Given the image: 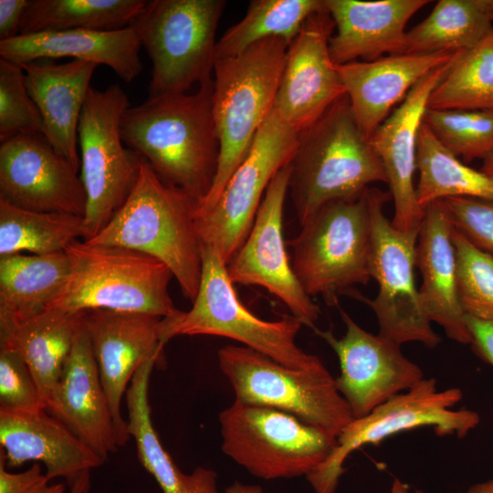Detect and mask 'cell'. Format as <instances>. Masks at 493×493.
<instances>
[{
  "label": "cell",
  "mask_w": 493,
  "mask_h": 493,
  "mask_svg": "<svg viewBox=\"0 0 493 493\" xmlns=\"http://www.w3.org/2000/svg\"><path fill=\"white\" fill-rule=\"evenodd\" d=\"M458 53L390 55L373 61L336 65L352 114L364 136L370 139L423 78L451 62Z\"/></svg>",
  "instance_id": "22"
},
{
  "label": "cell",
  "mask_w": 493,
  "mask_h": 493,
  "mask_svg": "<svg viewBox=\"0 0 493 493\" xmlns=\"http://www.w3.org/2000/svg\"><path fill=\"white\" fill-rule=\"evenodd\" d=\"M0 444L6 467L41 462L50 480L64 477L68 486L81 473L105 462L45 409L21 412L0 408Z\"/></svg>",
  "instance_id": "23"
},
{
  "label": "cell",
  "mask_w": 493,
  "mask_h": 493,
  "mask_svg": "<svg viewBox=\"0 0 493 493\" xmlns=\"http://www.w3.org/2000/svg\"><path fill=\"white\" fill-rule=\"evenodd\" d=\"M299 139L272 110L215 205L195 216L201 244L214 246L226 264L246 238L270 182L291 162Z\"/></svg>",
  "instance_id": "14"
},
{
  "label": "cell",
  "mask_w": 493,
  "mask_h": 493,
  "mask_svg": "<svg viewBox=\"0 0 493 493\" xmlns=\"http://www.w3.org/2000/svg\"><path fill=\"white\" fill-rule=\"evenodd\" d=\"M428 0H325L336 28L329 50L335 65L404 54L405 25Z\"/></svg>",
  "instance_id": "24"
},
{
  "label": "cell",
  "mask_w": 493,
  "mask_h": 493,
  "mask_svg": "<svg viewBox=\"0 0 493 493\" xmlns=\"http://www.w3.org/2000/svg\"><path fill=\"white\" fill-rule=\"evenodd\" d=\"M391 493H409V486L395 478L392 484Z\"/></svg>",
  "instance_id": "49"
},
{
  "label": "cell",
  "mask_w": 493,
  "mask_h": 493,
  "mask_svg": "<svg viewBox=\"0 0 493 493\" xmlns=\"http://www.w3.org/2000/svg\"><path fill=\"white\" fill-rule=\"evenodd\" d=\"M371 216L370 274L378 284L372 299L352 291L350 296L365 302L374 312L379 333L402 345L420 342L436 347L441 339L432 328L414 280L419 230L395 228L383 213L390 192L369 187Z\"/></svg>",
  "instance_id": "13"
},
{
  "label": "cell",
  "mask_w": 493,
  "mask_h": 493,
  "mask_svg": "<svg viewBox=\"0 0 493 493\" xmlns=\"http://www.w3.org/2000/svg\"><path fill=\"white\" fill-rule=\"evenodd\" d=\"M146 0H30L19 35L64 30H117L130 26Z\"/></svg>",
  "instance_id": "33"
},
{
  "label": "cell",
  "mask_w": 493,
  "mask_h": 493,
  "mask_svg": "<svg viewBox=\"0 0 493 493\" xmlns=\"http://www.w3.org/2000/svg\"><path fill=\"white\" fill-rule=\"evenodd\" d=\"M371 216L367 189L360 196L331 202L301 226L288 241L291 266L310 296L337 305L355 285H366L370 274Z\"/></svg>",
  "instance_id": "8"
},
{
  "label": "cell",
  "mask_w": 493,
  "mask_h": 493,
  "mask_svg": "<svg viewBox=\"0 0 493 493\" xmlns=\"http://www.w3.org/2000/svg\"><path fill=\"white\" fill-rule=\"evenodd\" d=\"M45 410L105 461L120 447L83 316Z\"/></svg>",
  "instance_id": "21"
},
{
  "label": "cell",
  "mask_w": 493,
  "mask_h": 493,
  "mask_svg": "<svg viewBox=\"0 0 493 493\" xmlns=\"http://www.w3.org/2000/svg\"><path fill=\"white\" fill-rule=\"evenodd\" d=\"M288 46L281 38L271 37L238 56L215 61L213 113L219 142L218 166L209 193L198 203L196 216L215 205L272 112Z\"/></svg>",
  "instance_id": "4"
},
{
  "label": "cell",
  "mask_w": 493,
  "mask_h": 493,
  "mask_svg": "<svg viewBox=\"0 0 493 493\" xmlns=\"http://www.w3.org/2000/svg\"><path fill=\"white\" fill-rule=\"evenodd\" d=\"M290 173L289 163L270 182L253 226L226 264V270L233 284L266 288L287 306L290 315L314 330L320 309L294 274L283 236L284 203Z\"/></svg>",
  "instance_id": "15"
},
{
  "label": "cell",
  "mask_w": 493,
  "mask_h": 493,
  "mask_svg": "<svg viewBox=\"0 0 493 493\" xmlns=\"http://www.w3.org/2000/svg\"><path fill=\"white\" fill-rule=\"evenodd\" d=\"M467 493H493V478L473 485Z\"/></svg>",
  "instance_id": "47"
},
{
  "label": "cell",
  "mask_w": 493,
  "mask_h": 493,
  "mask_svg": "<svg viewBox=\"0 0 493 493\" xmlns=\"http://www.w3.org/2000/svg\"><path fill=\"white\" fill-rule=\"evenodd\" d=\"M488 5H489V12H490L491 20H492V23H493V0H488Z\"/></svg>",
  "instance_id": "50"
},
{
  "label": "cell",
  "mask_w": 493,
  "mask_h": 493,
  "mask_svg": "<svg viewBox=\"0 0 493 493\" xmlns=\"http://www.w3.org/2000/svg\"><path fill=\"white\" fill-rule=\"evenodd\" d=\"M213 92L214 79L194 94L149 97L130 106L121 121L125 145L163 182L199 202L209 193L218 166Z\"/></svg>",
  "instance_id": "1"
},
{
  "label": "cell",
  "mask_w": 493,
  "mask_h": 493,
  "mask_svg": "<svg viewBox=\"0 0 493 493\" xmlns=\"http://www.w3.org/2000/svg\"><path fill=\"white\" fill-rule=\"evenodd\" d=\"M198 203L163 182L143 160L124 204L98 235L84 242L125 247L162 261L184 297L194 301L202 273V244L195 226Z\"/></svg>",
  "instance_id": "2"
},
{
  "label": "cell",
  "mask_w": 493,
  "mask_h": 493,
  "mask_svg": "<svg viewBox=\"0 0 493 493\" xmlns=\"http://www.w3.org/2000/svg\"><path fill=\"white\" fill-rule=\"evenodd\" d=\"M325 8V0L251 1L246 16L217 41L215 60L238 56L271 37L281 38L289 45L305 20Z\"/></svg>",
  "instance_id": "34"
},
{
  "label": "cell",
  "mask_w": 493,
  "mask_h": 493,
  "mask_svg": "<svg viewBox=\"0 0 493 493\" xmlns=\"http://www.w3.org/2000/svg\"><path fill=\"white\" fill-rule=\"evenodd\" d=\"M457 293L466 315L493 321V256L477 248L453 227Z\"/></svg>",
  "instance_id": "38"
},
{
  "label": "cell",
  "mask_w": 493,
  "mask_h": 493,
  "mask_svg": "<svg viewBox=\"0 0 493 493\" xmlns=\"http://www.w3.org/2000/svg\"><path fill=\"white\" fill-rule=\"evenodd\" d=\"M141 47L131 26L117 30L50 31L0 41V58L18 65L43 58H73L107 66L129 83L142 70Z\"/></svg>",
  "instance_id": "27"
},
{
  "label": "cell",
  "mask_w": 493,
  "mask_h": 493,
  "mask_svg": "<svg viewBox=\"0 0 493 493\" xmlns=\"http://www.w3.org/2000/svg\"><path fill=\"white\" fill-rule=\"evenodd\" d=\"M157 358L144 362L134 373L126 391L127 426L133 437L142 466L153 477L163 493H220L215 471L197 467L183 473L163 448L154 429L149 403V384Z\"/></svg>",
  "instance_id": "29"
},
{
  "label": "cell",
  "mask_w": 493,
  "mask_h": 493,
  "mask_svg": "<svg viewBox=\"0 0 493 493\" xmlns=\"http://www.w3.org/2000/svg\"><path fill=\"white\" fill-rule=\"evenodd\" d=\"M423 122L444 147L465 163L484 160L493 150V109H426Z\"/></svg>",
  "instance_id": "37"
},
{
  "label": "cell",
  "mask_w": 493,
  "mask_h": 493,
  "mask_svg": "<svg viewBox=\"0 0 493 493\" xmlns=\"http://www.w3.org/2000/svg\"><path fill=\"white\" fill-rule=\"evenodd\" d=\"M66 251L0 257V313L27 318L47 310L70 273Z\"/></svg>",
  "instance_id": "30"
},
{
  "label": "cell",
  "mask_w": 493,
  "mask_h": 493,
  "mask_svg": "<svg viewBox=\"0 0 493 493\" xmlns=\"http://www.w3.org/2000/svg\"><path fill=\"white\" fill-rule=\"evenodd\" d=\"M162 319L108 309H91L83 314L120 446L131 437L121 414V402L134 373L152 358L163 360Z\"/></svg>",
  "instance_id": "19"
},
{
  "label": "cell",
  "mask_w": 493,
  "mask_h": 493,
  "mask_svg": "<svg viewBox=\"0 0 493 493\" xmlns=\"http://www.w3.org/2000/svg\"><path fill=\"white\" fill-rule=\"evenodd\" d=\"M224 493H264L261 487L235 482L229 486Z\"/></svg>",
  "instance_id": "46"
},
{
  "label": "cell",
  "mask_w": 493,
  "mask_h": 493,
  "mask_svg": "<svg viewBox=\"0 0 493 493\" xmlns=\"http://www.w3.org/2000/svg\"><path fill=\"white\" fill-rule=\"evenodd\" d=\"M78 171L42 134L0 145V200L37 212L84 216L87 194Z\"/></svg>",
  "instance_id": "18"
},
{
  "label": "cell",
  "mask_w": 493,
  "mask_h": 493,
  "mask_svg": "<svg viewBox=\"0 0 493 493\" xmlns=\"http://www.w3.org/2000/svg\"><path fill=\"white\" fill-rule=\"evenodd\" d=\"M334 30L325 8L305 20L288 47L273 110L299 133L346 96L329 50Z\"/></svg>",
  "instance_id": "17"
},
{
  "label": "cell",
  "mask_w": 493,
  "mask_h": 493,
  "mask_svg": "<svg viewBox=\"0 0 493 493\" xmlns=\"http://www.w3.org/2000/svg\"><path fill=\"white\" fill-rule=\"evenodd\" d=\"M84 235V216L30 211L0 200V257L62 252Z\"/></svg>",
  "instance_id": "35"
},
{
  "label": "cell",
  "mask_w": 493,
  "mask_h": 493,
  "mask_svg": "<svg viewBox=\"0 0 493 493\" xmlns=\"http://www.w3.org/2000/svg\"><path fill=\"white\" fill-rule=\"evenodd\" d=\"M414 493H425V492L422 490H415Z\"/></svg>",
  "instance_id": "51"
},
{
  "label": "cell",
  "mask_w": 493,
  "mask_h": 493,
  "mask_svg": "<svg viewBox=\"0 0 493 493\" xmlns=\"http://www.w3.org/2000/svg\"><path fill=\"white\" fill-rule=\"evenodd\" d=\"M288 191L300 226L323 206L386 183L383 165L359 128L347 96L299 133Z\"/></svg>",
  "instance_id": "3"
},
{
  "label": "cell",
  "mask_w": 493,
  "mask_h": 493,
  "mask_svg": "<svg viewBox=\"0 0 493 493\" xmlns=\"http://www.w3.org/2000/svg\"><path fill=\"white\" fill-rule=\"evenodd\" d=\"M455 229L493 256V201L466 197L440 200Z\"/></svg>",
  "instance_id": "41"
},
{
  "label": "cell",
  "mask_w": 493,
  "mask_h": 493,
  "mask_svg": "<svg viewBox=\"0 0 493 493\" xmlns=\"http://www.w3.org/2000/svg\"><path fill=\"white\" fill-rule=\"evenodd\" d=\"M223 0H150L131 26L152 62L149 97L213 79Z\"/></svg>",
  "instance_id": "7"
},
{
  "label": "cell",
  "mask_w": 493,
  "mask_h": 493,
  "mask_svg": "<svg viewBox=\"0 0 493 493\" xmlns=\"http://www.w3.org/2000/svg\"><path fill=\"white\" fill-rule=\"evenodd\" d=\"M217 356L236 401L284 411L335 438L353 419L322 362L293 369L237 345L224 346Z\"/></svg>",
  "instance_id": "9"
},
{
  "label": "cell",
  "mask_w": 493,
  "mask_h": 493,
  "mask_svg": "<svg viewBox=\"0 0 493 493\" xmlns=\"http://www.w3.org/2000/svg\"><path fill=\"white\" fill-rule=\"evenodd\" d=\"M83 313L47 309L27 318L0 313V348L11 349L24 359L45 405L72 349Z\"/></svg>",
  "instance_id": "28"
},
{
  "label": "cell",
  "mask_w": 493,
  "mask_h": 493,
  "mask_svg": "<svg viewBox=\"0 0 493 493\" xmlns=\"http://www.w3.org/2000/svg\"><path fill=\"white\" fill-rule=\"evenodd\" d=\"M41 114L30 97L22 67L0 58V141L20 134H42Z\"/></svg>",
  "instance_id": "39"
},
{
  "label": "cell",
  "mask_w": 493,
  "mask_h": 493,
  "mask_svg": "<svg viewBox=\"0 0 493 493\" xmlns=\"http://www.w3.org/2000/svg\"><path fill=\"white\" fill-rule=\"evenodd\" d=\"M492 28L488 0H440L422 22L406 32L404 54L461 52Z\"/></svg>",
  "instance_id": "31"
},
{
  "label": "cell",
  "mask_w": 493,
  "mask_h": 493,
  "mask_svg": "<svg viewBox=\"0 0 493 493\" xmlns=\"http://www.w3.org/2000/svg\"><path fill=\"white\" fill-rule=\"evenodd\" d=\"M65 251L70 273L47 309H108L160 318L179 312L168 291L173 273L162 261L125 247L89 245L79 239Z\"/></svg>",
  "instance_id": "5"
},
{
  "label": "cell",
  "mask_w": 493,
  "mask_h": 493,
  "mask_svg": "<svg viewBox=\"0 0 493 493\" xmlns=\"http://www.w3.org/2000/svg\"><path fill=\"white\" fill-rule=\"evenodd\" d=\"M129 99L114 84L103 90L90 88L78 127L81 180L87 194L84 215L88 241L98 235L131 192L143 159L127 147L121 121Z\"/></svg>",
  "instance_id": "11"
},
{
  "label": "cell",
  "mask_w": 493,
  "mask_h": 493,
  "mask_svg": "<svg viewBox=\"0 0 493 493\" xmlns=\"http://www.w3.org/2000/svg\"><path fill=\"white\" fill-rule=\"evenodd\" d=\"M50 481L38 463L23 472L11 473L0 456V493H65L63 483L50 484Z\"/></svg>",
  "instance_id": "42"
},
{
  "label": "cell",
  "mask_w": 493,
  "mask_h": 493,
  "mask_svg": "<svg viewBox=\"0 0 493 493\" xmlns=\"http://www.w3.org/2000/svg\"><path fill=\"white\" fill-rule=\"evenodd\" d=\"M453 60L423 78L369 139L383 165L393 199L392 224L401 231H416L422 225L425 210L417 203L414 184L418 132L429 97Z\"/></svg>",
  "instance_id": "20"
},
{
  "label": "cell",
  "mask_w": 493,
  "mask_h": 493,
  "mask_svg": "<svg viewBox=\"0 0 493 493\" xmlns=\"http://www.w3.org/2000/svg\"><path fill=\"white\" fill-rule=\"evenodd\" d=\"M416 200L425 210L430 204L450 197L493 201V179L454 155L423 122L417 139Z\"/></svg>",
  "instance_id": "32"
},
{
  "label": "cell",
  "mask_w": 493,
  "mask_h": 493,
  "mask_svg": "<svg viewBox=\"0 0 493 493\" xmlns=\"http://www.w3.org/2000/svg\"><path fill=\"white\" fill-rule=\"evenodd\" d=\"M480 171L493 179V150L483 160Z\"/></svg>",
  "instance_id": "48"
},
{
  "label": "cell",
  "mask_w": 493,
  "mask_h": 493,
  "mask_svg": "<svg viewBox=\"0 0 493 493\" xmlns=\"http://www.w3.org/2000/svg\"><path fill=\"white\" fill-rule=\"evenodd\" d=\"M90 490V470L81 473L69 485L68 493H89Z\"/></svg>",
  "instance_id": "45"
},
{
  "label": "cell",
  "mask_w": 493,
  "mask_h": 493,
  "mask_svg": "<svg viewBox=\"0 0 493 493\" xmlns=\"http://www.w3.org/2000/svg\"><path fill=\"white\" fill-rule=\"evenodd\" d=\"M223 452L253 476H308L330 454L335 437L278 409L235 400L219 415Z\"/></svg>",
  "instance_id": "10"
},
{
  "label": "cell",
  "mask_w": 493,
  "mask_h": 493,
  "mask_svg": "<svg viewBox=\"0 0 493 493\" xmlns=\"http://www.w3.org/2000/svg\"><path fill=\"white\" fill-rule=\"evenodd\" d=\"M457 387L438 391L435 378H424L363 417L353 418L340 433L328 457L306 476L315 493H335L344 462L355 450L378 445L396 434L430 426L439 436H466L480 422L479 414L469 409H454L462 400Z\"/></svg>",
  "instance_id": "12"
},
{
  "label": "cell",
  "mask_w": 493,
  "mask_h": 493,
  "mask_svg": "<svg viewBox=\"0 0 493 493\" xmlns=\"http://www.w3.org/2000/svg\"><path fill=\"white\" fill-rule=\"evenodd\" d=\"M0 408L37 412L45 409L37 383L24 359L15 351L0 348Z\"/></svg>",
  "instance_id": "40"
},
{
  "label": "cell",
  "mask_w": 493,
  "mask_h": 493,
  "mask_svg": "<svg viewBox=\"0 0 493 493\" xmlns=\"http://www.w3.org/2000/svg\"><path fill=\"white\" fill-rule=\"evenodd\" d=\"M226 263L212 246L202 244V273L192 308L163 318L162 341L176 336L213 335L232 339L293 369H309L321 360L305 352L296 342L302 323L292 315L265 320L238 299Z\"/></svg>",
  "instance_id": "6"
},
{
  "label": "cell",
  "mask_w": 493,
  "mask_h": 493,
  "mask_svg": "<svg viewBox=\"0 0 493 493\" xmlns=\"http://www.w3.org/2000/svg\"><path fill=\"white\" fill-rule=\"evenodd\" d=\"M474 352L493 366V321L482 320L466 315Z\"/></svg>",
  "instance_id": "43"
},
{
  "label": "cell",
  "mask_w": 493,
  "mask_h": 493,
  "mask_svg": "<svg viewBox=\"0 0 493 493\" xmlns=\"http://www.w3.org/2000/svg\"><path fill=\"white\" fill-rule=\"evenodd\" d=\"M30 0H0V41L19 36L20 25Z\"/></svg>",
  "instance_id": "44"
},
{
  "label": "cell",
  "mask_w": 493,
  "mask_h": 493,
  "mask_svg": "<svg viewBox=\"0 0 493 493\" xmlns=\"http://www.w3.org/2000/svg\"><path fill=\"white\" fill-rule=\"evenodd\" d=\"M20 66L27 91L43 120V135L79 172V121L98 65L73 59L67 63L37 60Z\"/></svg>",
  "instance_id": "26"
},
{
  "label": "cell",
  "mask_w": 493,
  "mask_h": 493,
  "mask_svg": "<svg viewBox=\"0 0 493 493\" xmlns=\"http://www.w3.org/2000/svg\"><path fill=\"white\" fill-rule=\"evenodd\" d=\"M341 316L346 327L341 338L331 330L317 327L313 330L338 357L336 386L353 418L367 415L425 378L421 368L403 353L400 344L363 330L342 309Z\"/></svg>",
  "instance_id": "16"
},
{
  "label": "cell",
  "mask_w": 493,
  "mask_h": 493,
  "mask_svg": "<svg viewBox=\"0 0 493 493\" xmlns=\"http://www.w3.org/2000/svg\"><path fill=\"white\" fill-rule=\"evenodd\" d=\"M452 230L453 226L440 201L425 208L416 245L415 265L422 275L418 290L430 321L441 326L449 339L470 344L466 313L457 293Z\"/></svg>",
  "instance_id": "25"
},
{
  "label": "cell",
  "mask_w": 493,
  "mask_h": 493,
  "mask_svg": "<svg viewBox=\"0 0 493 493\" xmlns=\"http://www.w3.org/2000/svg\"><path fill=\"white\" fill-rule=\"evenodd\" d=\"M427 109H493V28L456 55L429 97Z\"/></svg>",
  "instance_id": "36"
}]
</instances>
